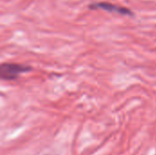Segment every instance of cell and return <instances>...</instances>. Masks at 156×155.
<instances>
[{"mask_svg": "<svg viewBox=\"0 0 156 155\" xmlns=\"http://www.w3.org/2000/svg\"><path fill=\"white\" fill-rule=\"evenodd\" d=\"M32 70L31 66L5 62L0 65V78L3 80H16L21 74Z\"/></svg>", "mask_w": 156, "mask_h": 155, "instance_id": "6da1fadb", "label": "cell"}, {"mask_svg": "<svg viewBox=\"0 0 156 155\" xmlns=\"http://www.w3.org/2000/svg\"><path fill=\"white\" fill-rule=\"evenodd\" d=\"M90 9H102L104 11H107L109 13H115V14H119V15H122V16H133V12L125 7V6H121V5H117L112 3H108V2H97V3H92L89 5Z\"/></svg>", "mask_w": 156, "mask_h": 155, "instance_id": "7a4b0ae2", "label": "cell"}]
</instances>
